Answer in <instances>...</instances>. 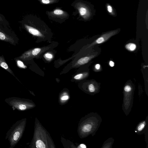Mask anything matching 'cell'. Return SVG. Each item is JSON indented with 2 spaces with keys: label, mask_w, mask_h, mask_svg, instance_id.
Segmentation results:
<instances>
[{
  "label": "cell",
  "mask_w": 148,
  "mask_h": 148,
  "mask_svg": "<svg viewBox=\"0 0 148 148\" xmlns=\"http://www.w3.org/2000/svg\"><path fill=\"white\" fill-rule=\"evenodd\" d=\"M26 119L23 118L16 121L7 132L5 139L9 142V148H13L19 142L25 130Z\"/></svg>",
  "instance_id": "cell-1"
},
{
  "label": "cell",
  "mask_w": 148,
  "mask_h": 148,
  "mask_svg": "<svg viewBox=\"0 0 148 148\" xmlns=\"http://www.w3.org/2000/svg\"><path fill=\"white\" fill-rule=\"evenodd\" d=\"M102 121L101 117L97 113L92 112L86 116L81 127L83 136L95 134Z\"/></svg>",
  "instance_id": "cell-2"
},
{
  "label": "cell",
  "mask_w": 148,
  "mask_h": 148,
  "mask_svg": "<svg viewBox=\"0 0 148 148\" xmlns=\"http://www.w3.org/2000/svg\"><path fill=\"white\" fill-rule=\"evenodd\" d=\"M5 101L11 107L13 110L24 111L32 108L33 103L30 100L16 97L6 98Z\"/></svg>",
  "instance_id": "cell-3"
},
{
  "label": "cell",
  "mask_w": 148,
  "mask_h": 148,
  "mask_svg": "<svg viewBox=\"0 0 148 148\" xmlns=\"http://www.w3.org/2000/svg\"><path fill=\"white\" fill-rule=\"evenodd\" d=\"M134 91L132 86L126 85L124 87L123 110L126 115L130 112L132 107L134 95Z\"/></svg>",
  "instance_id": "cell-4"
},
{
  "label": "cell",
  "mask_w": 148,
  "mask_h": 148,
  "mask_svg": "<svg viewBox=\"0 0 148 148\" xmlns=\"http://www.w3.org/2000/svg\"><path fill=\"white\" fill-rule=\"evenodd\" d=\"M116 33V32H111L102 35L91 44L88 47L96 44H100L105 42L111 37L114 36Z\"/></svg>",
  "instance_id": "cell-5"
},
{
  "label": "cell",
  "mask_w": 148,
  "mask_h": 148,
  "mask_svg": "<svg viewBox=\"0 0 148 148\" xmlns=\"http://www.w3.org/2000/svg\"><path fill=\"white\" fill-rule=\"evenodd\" d=\"M48 14L52 18L55 17L58 18H66L69 17L67 13L62 10L59 9H56L53 12H51Z\"/></svg>",
  "instance_id": "cell-6"
},
{
  "label": "cell",
  "mask_w": 148,
  "mask_h": 148,
  "mask_svg": "<svg viewBox=\"0 0 148 148\" xmlns=\"http://www.w3.org/2000/svg\"><path fill=\"white\" fill-rule=\"evenodd\" d=\"M24 26L29 32L32 35L38 36H42V33L36 28L26 24H25Z\"/></svg>",
  "instance_id": "cell-7"
},
{
  "label": "cell",
  "mask_w": 148,
  "mask_h": 148,
  "mask_svg": "<svg viewBox=\"0 0 148 148\" xmlns=\"http://www.w3.org/2000/svg\"><path fill=\"white\" fill-rule=\"evenodd\" d=\"M0 39L12 43L14 42L13 38L5 33L0 29Z\"/></svg>",
  "instance_id": "cell-8"
},
{
  "label": "cell",
  "mask_w": 148,
  "mask_h": 148,
  "mask_svg": "<svg viewBox=\"0 0 148 148\" xmlns=\"http://www.w3.org/2000/svg\"><path fill=\"white\" fill-rule=\"evenodd\" d=\"M95 57V55H92L89 56L82 58L77 61V64L82 65L87 63L90 60Z\"/></svg>",
  "instance_id": "cell-9"
},
{
  "label": "cell",
  "mask_w": 148,
  "mask_h": 148,
  "mask_svg": "<svg viewBox=\"0 0 148 148\" xmlns=\"http://www.w3.org/2000/svg\"><path fill=\"white\" fill-rule=\"evenodd\" d=\"M146 125L147 122L145 121L140 122L136 127V132L138 134H141V132L144 129Z\"/></svg>",
  "instance_id": "cell-10"
},
{
  "label": "cell",
  "mask_w": 148,
  "mask_h": 148,
  "mask_svg": "<svg viewBox=\"0 0 148 148\" xmlns=\"http://www.w3.org/2000/svg\"><path fill=\"white\" fill-rule=\"evenodd\" d=\"M0 66L6 70L11 74L13 75L12 72L9 67L4 59L1 56H0Z\"/></svg>",
  "instance_id": "cell-11"
},
{
  "label": "cell",
  "mask_w": 148,
  "mask_h": 148,
  "mask_svg": "<svg viewBox=\"0 0 148 148\" xmlns=\"http://www.w3.org/2000/svg\"><path fill=\"white\" fill-rule=\"evenodd\" d=\"M114 142V139L112 138H110L107 140L103 145V148H110L111 147V146L112 145Z\"/></svg>",
  "instance_id": "cell-12"
},
{
  "label": "cell",
  "mask_w": 148,
  "mask_h": 148,
  "mask_svg": "<svg viewBox=\"0 0 148 148\" xmlns=\"http://www.w3.org/2000/svg\"><path fill=\"white\" fill-rule=\"evenodd\" d=\"M125 47L127 50L132 51L136 49V45L134 43H129L125 45Z\"/></svg>",
  "instance_id": "cell-13"
},
{
  "label": "cell",
  "mask_w": 148,
  "mask_h": 148,
  "mask_svg": "<svg viewBox=\"0 0 148 148\" xmlns=\"http://www.w3.org/2000/svg\"><path fill=\"white\" fill-rule=\"evenodd\" d=\"M36 147L38 148H45V145L44 143L40 140H37L35 143Z\"/></svg>",
  "instance_id": "cell-14"
},
{
  "label": "cell",
  "mask_w": 148,
  "mask_h": 148,
  "mask_svg": "<svg viewBox=\"0 0 148 148\" xmlns=\"http://www.w3.org/2000/svg\"><path fill=\"white\" fill-rule=\"evenodd\" d=\"M44 4H48L57 3L58 0H39Z\"/></svg>",
  "instance_id": "cell-15"
},
{
  "label": "cell",
  "mask_w": 148,
  "mask_h": 148,
  "mask_svg": "<svg viewBox=\"0 0 148 148\" xmlns=\"http://www.w3.org/2000/svg\"><path fill=\"white\" fill-rule=\"evenodd\" d=\"M41 50V49L40 48H35L32 51V54L34 56H36L40 52Z\"/></svg>",
  "instance_id": "cell-16"
},
{
  "label": "cell",
  "mask_w": 148,
  "mask_h": 148,
  "mask_svg": "<svg viewBox=\"0 0 148 148\" xmlns=\"http://www.w3.org/2000/svg\"><path fill=\"white\" fill-rule=\"evenodd\" d=\"M87 75L84 74L83 73H80L76 75H75L74 78L77 80L80 79H82L85 75Z\"/></svg>",
  "instance_id": "cell-17"
},
{
  "label": "cell",
  "mask_w": 148,
  "mask_h": 148,
  "mask_svg": "<svg viewBox=\"0 0 148 148\" xmlns=\"http://www.w3.org/2000/svg\"><path fill=\"white\" fill-rule=\"evenodd\" d=\"M80 14L81 16H83L85 15L86 12V9L83 7H80L79 9Z\"/></svg>",
  "instance_id": "cell-18"
},
{
  "label": "cell",
  "mask_w": 148,
  "mask_h": 148,
  "mask_svg": "<svg viewBox=\"0 0 148 148\" xmlns=\"http://www.w3.org/2000/svg\"><path fill=\"white\" fill-rule=\"evenodd\" d=\"M19 66L21 67L25 68V66L24 65L23 63L21 61H18L17 62Z\"/></svg>",
  "instance_id": "cell-19"
},
{
  "label": "cell",
  "mask_w": 148,
  "mask_h": 148,
  "mask_svg": "<svg viewBox=\"0 0 148 148\" xmlns=\"http://www.w3.org/2000/svg\"><path fill=\"white\" fill-rule=\"evenodd\" d=\"M69 98V97L68 95H64L62 97L61 99L62 100H68Z\"/></svg>",
  "instance_id": "cell-20"
},
{
  "label": "cell",
  "mask_w": 148,
  "mask_h": 148,
  "mask_svg": "<svg viewBox=\"0 0 148 148\" xmlns=\"http://www.w3.org/2000/svg\"><path fill=\"white\" fill-rule=\"evenodd\" d=\"M45 56L47 58L50 59L52 58V56L51 54L48 53L46 54Z\"/></svg>",
  "instance_id": "cell-21"
},
{
  "label": "cell",
  "mask_w": 148,
  "mask_h": 148,
  "mask_svg": "<svg viewBox=\"0 0 148 148\" xmlns=\"http://www.w3.org/2000/svg\"><path fill=\"white\" fill-rule=\"evenodd\" d=\"M108 11L110 12H111L112 11V9L111 6L110 5H108L107 6Z\"/></svg>",
  "instance_id": "cell-22"
},
{
  "label": "cell",
  "mask_w": 148,
  "mask_h": 148,
  "mask_svg": "<svg viewBox=\"0 0 148 148\" xmlns=\"http://www.w3.org/2000/svg\"><path fill=\"white\" fill-rule=\"evenodd\" d=\"M95 69L97 70H98L100 69V64H96L95 65Z\"/></svg>",
  "instance_id": "cell-23"
},
{
  "label": "cell",
  "mask_w": 148,
  "mask_h": 148,
  "mask_svg": "<svg viewBox=\"0 0 148 148\" xmlns=\"http://www.w3.org/2000/svg\"><path fill=\"white\" fill-rule=\"evenodd\" d=\"M109 64L111 67H113L114 66V62L112 61H110L109 63Z\"/></svg>",
  "instance_id": "cell-24"
},
{
  "label": "cell",
  "mask_w": 148,
  "mask_h": 148,
  "mask_svg": "<svg viewBox=\"0 0 148 148\" xmlns=\"http://www.w3.org/2000/svg\"><path fill=\"white\" fill-rule=\"evenodd\" d=\"M80 147H78L82 148H86V146L84 144H81L79 145Z\"/></svg>",
  "instance_id": "cell-25"
}]
</instances>
